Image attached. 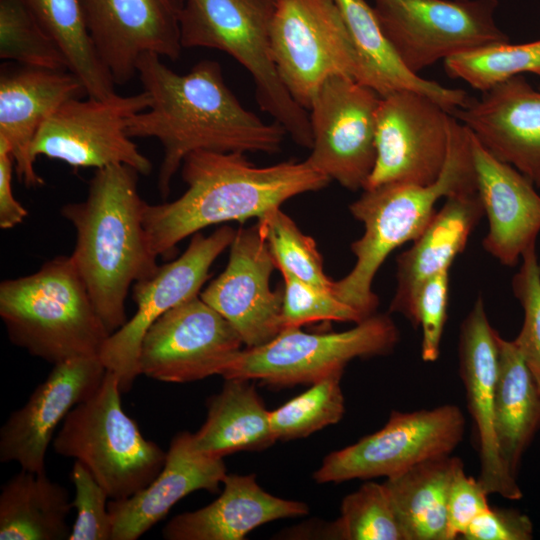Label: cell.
Wrapping results in <instances>:
<instances>
[{"instance_id":"6da1fadb","label":"cell","mask_w":540,"mask_h":540,"mask_svg":"<svg viewBox=\"0 0 540 540\" xmlns=\"http://www.w3.org/2000/svg\"><path fill=\"white\" fill-rule=\"evenodd\" d=\"M136 68L151 105L128 119L127 134L160 142L163 158L157 185L162 197L169 194L173 177L191 152L280 151L285 128L245 109L226 85L218 62L205 59L178 74L158 54L148 52L139 57Z\"/></svg>"},{"instance_id":"7a4b0ae2","label":"cell","mask_w":540,"mask_h":540,"mask_svg":"<svg viewBox=\"0 0 540 540\" xmlns=\"http://www.w3.org/2000/svg\"><path fill=\"white\" fill-rule=\"evenodd\" d=\"M187 188L177 199L145 203L143 225L153 253L169 257L176 245L211 225L259 218L290 198L326 187L331 179L306 161L257 167L245 153L197 150L181 166Z\"/></svg>"},{"instance_id":"3957f363","label":"cell","mask_w":540,"mask_h":540,"mask_svg":"<svg viewBox=\"0 0 540 540\" xmlns=\"http://www.w3.org/2000/svg\"><path fill=\"white\" fill-rule=\"evenodd\" d=\"M138 176L127 165L97 169L86 199L61 208L76 233L71 259L110 334L128 320L131 286L159 267L143 225L146 202L138 192Z\"/></svg>"},{"instance_id":"277c9868","label":"cell","mask_w":540,"mask_h":540,"mask_svg":"<svg viewBox=\"0 0 540 540\" xmlns=\"http://www.w3.org/2000/svg\"><path fill=\"white\" fill-rule=\"evenodd\" d=\"M476 191L471 134L452 115L445 165L435 182L389 183L365 189L349 205L352 216L363 224L364 232L351 244L355 264L345 277L334 281L333 294L363 319L375 314L379 300L372 284L388 255L423 233L441 198Z\"/></svg>"},{"instance_id":"5b68a950","label":"cell","mask_w":540,"mask_h":540,"mask_svg":"<svg viewBox=\"0 0 540 540\" xmlns=\"http://www.w3.org/2000/svg\"><path fill=\"white\" fill-rule=\"evenodd\" d=\"M0 317L11 343L53 365L99 357L110 335L65 255L33 274L2 281Z\"/></svg>"},{"instance_id":"8992f818","label":"cell","mask_w":540,"mask_h":540,"mask_svg":"<svg viewBox=\"0 0 540 540\" xmlns=\"http://www.w3.org/2000/svg\"><path fill=\"white\" fill-rule=\"evenodd\" d=\"M276 0H185L180 16L183 48L227 53L251 75L260 109L282 125L298 145L311 149L308 110L284 86L270 46Z\"/></svg>"},{"instance_id":"52a82bcc","label":"cell","mask_w":540,"mask_h":540,"mask_svg":"<svg viewBox=\"0 0 540 540\" xmlns=\"http://www.w3.org/2000/svg\"><path fill=\"white\" fill-rule=\"evenodd\" d=\"M118 378L106 371L97 390L75 406L53 439L54 451L84 464L110 499L130 497L162 470L166 451L146 439L122 408Z\"/></svg>"},{"instance_id":"ba28073f","label":"cell","mask_w":540,"mask_h":540,"mask_svg":"<svg viewBox=\"0 0 540 540\" xmlns=\"http://www.w3.org/2000/svg\"><path fill=\"white\" fill-rule=\"evenodd\" d=\"M398 342L399 330L387 314L375 313L342 332L287 328L263 345L239 350L220 376L260 380L274 387L310 385L344 370L355 358L387 355Z\"/></svg>"},{"instance_id":"9c48e42d","label":"cell","mask_w":540,"mask_h":540,"mask_svg":"<svg viewBox=\"0 0 540 540\" xmlns=\"http://www.w3.org/2000/svg\"><path fill=\"white\" fill-rule=\"evenodd\" d=\"M270 46L280 79L306 110L328 78L355 79L357 57L336 0H276Z\"/></svg>"},{"instance_id":"30bf717a","label":"cell","mask_w":540,"mask_h":540,"mask_svg":"<svg viewBox=\"0 0 540 540\" xmlns=\"http://www.w3.org/2000/svg\"><path fill=\"white\" fill-rule=\"evenodd\" d=\"M381 28L413 73L477 47L508 42L497 0H373Z\"/></svg>"},{"instance_id":"8fae6325","label":"cell","mask_w":540,"mask_h":540,"mask_svg":"<svg viewBox=\"0 0 540 540\" xmlns=\"http://www.w3.org/2000/svg\"><path fill=\"white\" fill-rule=\"evenodd\" d=\"M465 425L461 409L452 404L392 411L383 428L328 454L314 480L329 483L400 475L423 461L452 454L463 440Z\"/></svg>"},{"instance_id":"7c38bea8","label":"cell","mask_w":540,"mask_h":540,"mask_svg":"<svg viewBox=\"0 0 540 540\" xmlns=\"http://www.w3.org/2000/svg\"><path fill=\"white\" fill-rule=\"evenodd\" d=\"M151 105L146 92L105 98H72L63 103L36 134L31 155L61 160L68 165L102 169L127 165L149 175L151 161L127 134L128 119Z\"/></svg>"},{"instance_id":"4fadbf2b","label":"cell","mask_w":540,"mask_h":540,"mask_svg":"<svg viewBox=\"0 0 540 540\" xmlns=\"http://www.w3.org/2000/svg\"><path fill=\"white\" fill-rule=\"evenodd\" d=\"M235 233L228 225L208 236L195 233L181 256L133 284L136 312L108 336L99 353L106 371L118 378L122 393L129 392L140 375L138 357L147 330L168 310L200 294L211 266L230 247Z\"/></svg>"},{"instance_id":"5bb4252c","label":"cell","mask_w":540,"mask_h":540,"mask_svg":"<svg viewBox=\"0 0 540 540\" xmlns=\"http://www.w3.org/2000/svg\"><path fill=\"white\" fill-rule=\"evenodd\" d=\"M379 100L351 77L328 78L308 110L313 144L305 161L350 191L364 190L376 161Z\"/></svg>"},{"instance_id":"9a60e30c","label":"cell","mask_w":540,"mask_h":540,"mask_svg":"<svg viewBox=\"0 0 540 540\" xmlns=\"http://www.w3.org/2000/svg\"><path fill=\"white\" fill-rule=\"evenodd\" d=\"M452 114L431 98L396 91L376 110V161L365 189L389 183L428 185L444 168Z\"/></svg>"},{"instance_id":"2e32d148","label":"cell","mask_w":540,"mask_h":540,"mask_svg":"<svg viewBox=\"0 0 540 540\" xmlns=\"http://www.w3.org/2000/svg\"><path fill=\"white\" fill-rule=\"evenodd\" d=\"M242 344L232 325L197 295L168 310L147 330L139 372L166 383L221 375Z\"/></svg>"},{"instance_id":"e0dca14e","label":"cell","mask_w":540,"mask_h":540,"mask_svg":"<svg viewBox=\"0 0 540 540\" xmlns=\"http://www.w3.org/2000/svg\"><path fill=\"white\" fill-rule=\"evenodd\" d=\"M185 0H82L88 31L115 85L136 74L144 53L177 60Z\"/></svg>"},{"instance_id":"ac0fdd59","label":"cell","mask_w":540,"mask_h":540,"mask_svg":"<svg viewBox=\"0 0 540 540\" xmlns=\"http://www.w3.org/2000/svg\"><path fill=\"white\" fill-rule=\"evenodd\" d=\"M275 268L258 224L240 228L224 271L199 294L232 325L246 347L263 345L282 331L283 291L270 287Z\"/></svg>"},{"instance_id":"d6986e66","label":"cell","mask_w":540,"mask_h":540,"mask_svg":"<svg viewBox=\"0 0 540 540\" xmlns=\"http://www.w3.org/2000/svg\"><path fill=\"white\" fill-rule=\"evenodd\" d=\"M106 369L99 357L71 359L53 365L27 402L13 411L0 430V461L45 472L54 432L70 411L100 386Z\"/></svg>"},{"instance_id":"ffe728a7","label":"cell","mask_w":540,"mask_h":540,"mask_svg":"<svg viewBox=\"0 0 540 540\" xmlns=\"http://www.w3.org/2000/svg\"><path fill=\"white\" fill-rule=\"evenodd\" d=\"M497 335L479 295L461 324L458 347L460 377L477 435L478 480L489 495L519 500L523 493L517 478L511 476L502 463L495 433Z\"/></svg>"},{"instance_id":"44dd1931","label":"cell","mask_w":540,"mask_h":540,"mask_svg":"<svg viewBox=\"0 0 540 540\" xmlns=\"http://www.w3.org/2000/svg\"><path fill=\"white\" fill-rule=\"evenodd\" d=\"M451 114L491 154L540 188V89L518 75Z\"/></svg>"},{"instance_id":"7402d4cb","label":"cell","mask_w":540,"mask_h":540,"mask_svg":"<svg viewBox=\"0 0 540 540\" xmlns=\"http://www.w3.org/2000/svg\"><path fill=\"white\" fill-rule=\"evenodd\" d=\"M85 95L84 84L69 70L1 66L0 136L7 140L17 178L26 187L44 184L31 155L39 129L63 103Z\"/></svg>"},{"instance_id":"603a6c76","label":"cell","mask_w":540,"mask_h":540,"mask_svg":"<svg viewBox=\"0 0 540 540\" xmlns=\"http://www.w3.org/2000/svg\"><path fill=\"white\" fill-rule=\"evenodd\" d=\"M470 134L477 192L489 222L483 248L501 264L515 266L525 251L536 246L540 194L526 176L496 158Z\"/></svg>"},{"instance_id":"cb8c5ba5","label":"cell","mask_w":540,"mask_h":540,"mask_svg":"<svg viewBox=\"0 0 540 540\" xmlns=\"http://www.w3.org/2000/svg\"><path fill=\"white\" fill-rule=\"evenodd\" d=\"M226 475L223 458L199 451L193 433H177L166 451L162 470L149 485L130 497L109 500L111 540L140 538L190 493L198 490L216 493Z\"/></svg>"},{"instance_id":"d4e9b609","label":"cell","mask_w":540,"mask_h":540,"mask_svg":"<svg viewBox=\"0 0 540 540\" xmlns=\"http://www.w3.org/2000/svg\"><path fill=\"white\" fill-rule=\"evenodd\" d=\"M483 215L477 191L446 198L423 233L396 258L397 284L389 307L391 313L403 315L414 327L422 285L435 274L450 269Z\"/></svg>"},{"instance_id":"484cf974","label":"cell","mask_w":540,"mask_h":540,"mask_svg":"<svg viewBox=\"0 0 540 540\" xmlns=\"http://www.w3.org/2000/svg\"><path fill=\"white\" fill-rule=\"evenodd\" d=\"M308 511L303 502L263 490L255 474H227L216 500L175 516L165 525L162 536L166 540H242L265 523L306 515Z\"/></svg>"},{"instance_id":"4316f807","label":"cell","mask_w":540,"mask_h":540,"mask_svg":"<svg viewBox=\"0 0 540 540\" xmlns=\"http://www.w3.org/2000/svg\"><path fill=\"white\" fill-rule=\"evenodd\" d=\"M357 57L355 80L380 97L396 91L425 95L450 114L465 107L470 97L462 89L445 87L411 72L384 34L373 6L365 0H336Z\"/></svg>"},{"instance_id":"83f0119b","label":"cell","mask_w":540,"mask_h":540,"mask_svg":"<svg viewBox=\"0 0 540 540\" xmlns=\"http://www.w3.org/2000/svg\"><path fill=\"white\" fill-rule=\"evenodd\" d=\"M495 433L502 463L517 478L523 454L540 429V388L515 342L497 335Z\"/></svg>"},{"instance_id":"f1b7e54d","label":"cell","mask_w":540,"mask_h":540,"mask_svg":"<svg viewBox=\"0 0 540 540\" xmlns=\"http://www.w3.org/2000/svg\"><path fill=\"white\" fill-rule=\"evenodd\" d=\"M221 391L207 401V416L193 433L196 448L215 458L270 447L276 438L269 412L251 380L225 379Z\"/></svg>"},{"instance_id":"f546056e","label":"cell","mask_w":540,"mask_h":540,"mask_svg":"<svg viewBox=\"0 0 540 540\" xmlns=\"http://www.w3.org/2000/svg\"><path fill=\"white\" fill-rule=\"evenodd\" d=\"M72 508L66 487L49 479L46 472L21 469L1 489L0 539H68L67 517Z\"/></svg>"},{"instance_id":"4dcf8cb0","label":"cell","mask_w":540,"mask_h":540,"mask_svg":"<svg viewBox=\"0 0 540 540\" xmlns=\"http://www.w3.org/2000/svg\"><path fill=\"white\" fill-rule=\"evenodd\" d=\"M460 458L444 455L423 461L383 482L405 540H447V503Z\"/></svg>"},{"instance_id":"1f68e13d","label":"cell","mask_w":540,"mask_h":540,"mask_svg":"<svg viewBox=\"0 0 540 540\" xmlns=\"http://www.w3.org/2000/svg\"><path fill=\"white\" fill-rule=\"evenodd\" d=\"M22 1L60 46L88 97L105 98L115 92L113 78L90 37L82 0Z\"/></svg>"},{"instance_id":"d6a6232c","label":"cell","mask_w":540,"mask_h":540,"mask_svg":"<svg viewBox=\"0 0 540 540\" xmlns=\"http://www.w3.org/2000/svg\"><path fill=\"white\" fill-rule=\"evenodd\" d=\"M449 77L486 92L523 73L540 75V39L522 43H494L455 54L444 60Z\"/></svg>"},{"instance_id":"836d02e7","label":"cell","mask_w":540,"mask_h":540,"mask_svg":"<svg viewBox=\"0 0 540 540\" xmlns=\"http://www.w3.org/2000/svg\"><path fill=\"white\" fill-rule=\"evenodd\" d=\"M343 372L336 371L310 384L305 392L269 412L276 441L304 438L342 419L345 411L340 384Z\"/></svg>"},{"instance_id":"e575fe53","label":"cell","mask_w":540,"mask_h":540,"mask_svg":"<svg viewBox=\"0 0 540 540\" xmlns=\"http://www.w3.org/2000/svg\"><path fill=\"white\" fill-rule=\"evenodd\" d=\"M0 58L26 66L70 71L60 46L22 0H0Z\"/></svg>"},{"instance_id":"d590c367","label":"cell","mask_w":540,"mask_h":540,"mask_svg":"<svg viewBox=\"0 0 540 540\" xmlns=\"http://www.w3.org/2000/svg\"><path fill=\"white\" fill-rule=\"evenodd\" d=\"M257 224L281 273L333 292L334 281L324 272L323 259L315 241L305 235L280 207L267 211L257 219Z\"/></svg>"},{"instance_id":"8d00e7d4","label":"cell","mask_w":540,"mask_h":540,"mask_svg":"<svg viewBox=\"0 0 540 540\" xmlns=\"http://www.w3.org/2000/svg\"><path fill=\"white\" fill-rule=\"evenodd\" d=\"M331 535L344 540H405L383 483L366 481L344 497Z\"/></svg>"},{"instance_id":"74e56055","label":"cell","mask_w":540,"mask_h":540,"mask_svg":"<svg viewBox=\"0 0 540 540\" xmlns=\"http://www.w3.org/2000/svg\"><path fill=\"white\" fill-rule=\"evenodd\" d=\"M281 274L284 280L282 330L300 328L319 321L359 323L364 320L353 307L339 300L333 292L311 285L291 274Z\"/></svg>"},{"instance_id":"f35d334b","label":"cell","mask_w":540,"mask_h":540,"mask_svg":"<svg viewBox=\"0 0 540 540\" xmlns=\"http://www.w3.org/2000/svg\"><path fill=\"white\" fill-rule=\"evenodd\" d=\"M511 286L524 312L522 328L513 341L540 388V262L536 246L522 255Z\"/></svg>"},{"instance_id":"ab89813d","label":"cell","mask_w":540,"mask_h":540,"mask_svg":"<svg viewBox=\"0 0 540 540\" xmlns=\"http://www.w3.org/2000/svg\"><path fill=\"white\" fill-rule=\"evenodd\" d=\"M70 479L75 488L72 505L76 518L68 540H111L112 522L107 492L79 461L75 460Z\"/></svg>"},{"instance_id":"60d3db41","label":"cell","mask_w":540,"mask_h":540,"mask_svg":"<svg viewBox=\"0 0 540 540\" xmlns=\"http://www.w3.org/2000/svg\"><path fill=\"white\" fill-rule=\"evenodd\" d=\"M449 271L444 269L429 278L418 293L414 328L422 330L421 358L425 362H434L440 355L447 320Z\"/></svg>"},{"instance_id":"b9f144b4","label":"cell","mask_w":540,"mask_h":540,"mask_svg":"<svg viewBox=\"0 0 540 540\" xmlns=\"http://www.w3.org/2000/svg\"><path fill=\"white\" fill-rule=\"evenodd\" d=\"M489 493L478 479L467 476L462 463L451 481L447 503V540L462 538L470 524L490 507Z\"/></svg>"},{"instance_id":"7bdbcfd3","label":"cell","mask_w":540,"mask_h":540,"mask_svg":"<svg viewBox=\"0 0 540 540\" xmlns=\"http://www.w3.org/2000/svg\"><path fill=\"white\" fill-rule=\"evenodd\" d=\"M533 523L515 509L489 507L467 528L464 540H530Z\"/></svg>"},{"instance_id":"ee69618b","label":"cell","mask_w":540,"mask_h":540,"mask_svg":"<svg viewBox=\"0 0 540 540\" xmlns=\"http://www.w3.org/2000/svg\"><path fill=\"white\" fill-rule=\"evenodd\" d=\"M14 161L7 140L0 136V227L7 230L22 223L27 210L15 199L12 191Z\"/></svg>"}]
</instances>
